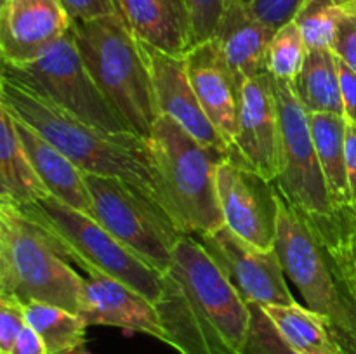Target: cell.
<instances>
[{"instance_id": "6da1fadb", "label": "cell", "mask_w": 356, "mask_h": 354, "mask_svg": "<svg viewBox=\"0 0 356 354\" xmlns=\"http://www.w3.org/2000/svg\"><path fill=\"white\" fill-rule=\"evenodd\" d=\"M155 307L179 354H245L250 305L193 236L177 242Z\"/></svg>"}, {"instance_id": "7a4b0ae2", "label": "cell", "mask_w": 356, "mask_h": 354, "mask_svg": "<svg viewBox=\"0 0 356 354\" xmlns=\"http://www.w3.org/2000/svg\"><path fill=\"white\" fill-rule=\"evenodd\" d=\"M0 104L65 153L83 174L120 177L156 200L152 149L141 135L101 130L3 76Z\"/></svg>"}, {"instance_id": "3957f363", "label": "cell", "mask_w": 356, "mask_h": 354, "mask_svg": "<svg viewBox=\"0 0 356 354\" xmlns=\"http://www.w3.org/2000/svg\"><path fill=\"white\" fill-rule=\"evenodd\" d=\"M156 183V201L184 236L225 226L216 170L226 156L191 137L177 121L160 115L148 139Z\"/></svg>"}, {"instance_id": "277c9868", "label": "cell", "mask_w": 356, "mask_h": 354, "mask_svg": "<svg viewBox=\"0 0 356 354\" xmlns=\"http://www.w3.org/2000/svg\"><path fill=\"white\" fill-rule=\"evenodd\" d=\"M80 58L129 130L148 141L160 113L146 59L120 14L72 21Z\"/></svg>"}, {"instance_id": "5b68a950", "label": "cell", "mask_w": 356, "mask_h": 354, "mask_svg": "<svg viewBox=\"0 0 356 354\" xmlns=\"http://www.w3.org/2000/svg\"><path fill=\"white\" fill-rule=\"evenodd\" d=\"M16 208L47 236L70 264L79 266L89 276L122 281L153 304L160 298L162 276L89 214L68 207L51 194Z\"/></svg>"}, {"instance_id": "8992f818", "label": "cell", "mask_w": 356, "mask_h": 354, "mask_svg": "<svg viewBox=\"0 0 356 354\" xmlns=\"http://www.w3.org/2000/svg\"><path fill=\"white\" fill-rule=\"evenodd\" d=\"M86 278L16 207L0 203V297L79 314Z\"/></svg>"}, {"instance_id": "52a82bcc", "label": "cell", "mask_w": 356, "mask_h": 354, "mask_svg": "<svg viewBox=\"0 0 356 354\" xmlns=\"http://www.w3.org/2000/svg\"><path fill=\"white\" fill-rule=\"evenodd\" d=\"M92 217L162 276L183 233L162 205L141 187L120 177L83 174Z\"/></svg>"}, {"instance_id": "ba28073f", "label": "cell", "mask_w": 356, "mask_h": 354, "mask_svg": "<svg viewBox=\"0 0 356 354\" xmlns=\"http://www.w3.org/2000/svg\"><path fill=\"white\" fill-rule=\"evenodd\" d=\"M2 76L101 130L132 132L87 71L72 28L40 58L24 65L2 62Z\"/></svg>"}, {"instance_id": "9c48e42d", "label": "cell", "mask_w": 356, "mask_h": 354, "mask_svg": "<svg viewBox=\"0 0 356 354\" xmlns=\"http://www.w3.org/2000/svg\"><path fill=\"white\" fill-rule=\"evenodd\" d=\"M273 89L280 120V170L273 184L305 214L332 215L336 210L316 156L309 113L296 97L291 82L273 76Z\"/></svg>"}, {"instance_id": "30bf717a", "label": "cell", "mask_w": 356, "mask_h": 354, "mask_svg": "<svg viewBox=\"0 0 356 354\" xmlns=\"http://www.w3.org/2000/svg\"><path fill=\"white\" fill-rule=\"evenodd\" d=\"M277 201L275 250L284 273L296 285L306 307L330 321L339 312L341 298L322 239L312 219L294 207L278 189Z\"/></svg>"}, {"instance_id": "8fae6325", "label": "cell", "mask_w": 356, "mask_h": 354, "mask_svg": "<svg viewBox=\"0 0 356 354\" xmlns=\"http://www.w3.org/2000/svg\"><path fill=\"white\" fill-rule=\"evenodd\" d=\"M193 238L202 243L247 304L287 305L296 302L277 250L254 246L228 226Z\"/></svg>"}, {"instance_id": "7c38bea8", "label": "cell", "mask_w": 356, "mask_h": 354, "mask_svg": "<svg viewBox=\"0 0 356 354\" xmlns=\"http://www.w3.org/2000/svg\"><path fill=\"white\" fill-rule=\"evenodd\" d=\"M216 187L225 226L254 246L275 250L278 219L275 184L226 158L216 170Z\"/></svg>"}, {"instance_id": "4fadbf2b", "label": "cell", "mask_w": 356, "mask_h": 354, "mask_svg": "<svg viewBox=\"0 0 356 354\" xmlns=\"http://www.w3.org/2000/svg\"><path fill=\"white\" fill-rule=\"evenodd\" d=\"M229 160L273 183L280 170V120L271 73L247 80L240 90L238 128Z\"/></svg>"}, {"instance_id": "5bb4252c", "label": "cell", "mask_w": 356, "mask_h": 354, "mask_svg": "<svg viewBox=\"0 0 356 354\" xmlns=\"http://www.w3.org/2000/svg\"><path fill=\"white\" fill-rule=\"evenodd\" d=\"M138 42L152 75L159 113L177 121L205 148L228 158L232 148L202 110L188 75L186 58L167 54L153 45Z\"/></svg>"}, {"instance_id": "9a60e30c", "label": "cell", "mask_w": 356, "mask_h": 354, "mask_svg": "<svg viewBox=\"0 0 356 354\" xmlns=\"http://www.w3.org/2000/svg\"><path fill=\"white\" fill-rule=\"evenodd\" d=\"M70 28L72 17L61 0H6L0 3L2 62L24 65L40 58Z\"/></svg>"}, {"instance_id": "2e32d148", "label": "cell", "mask_w": 356, "mask_h": 354, "mask_svg": "<svg viewBox=\"0 0 356 354\" xmlns=\"http://www.w3.org/2000/svg\"><path fill=\"white\" fill-rule=\"evenodd\" d=\"M79 314L89 326H117L129 332L146 333L163 344L167 342L165 330L155 304L138 290L113 278H87Z\"/></svg>"}, {"instance_id": "e0dca14e", "label": "cell", "mask_w": 356, "mask_h": 354, "mask_svg": "<svg viewBox=\"0 0 356 354\" xmlns=\"http://www.w3.org/2000/svg\"><path fill=\"white\" fill-rule=\"evenodd\" d=\"M188 75L202 110L229 148L238 128L240 87L233 78L216 38L200 42L186 56Z\"/></svg>"}, {"instance_id": "ac0fdd59", "label": "cell", "mask_w": 356, "mask_h": 354, "mask_svg": "<svg viewBox=\"0 0 356 354\" xmlns=\"http://www.w3.org/2000/svg\"><path fill=\"white\" fill-rule=\"evenodd\" d=\"M275 31L243 0H235L226 10L214 38L240 89L247 80L266 73L268 47Z\"/></svg>"}, {"instance_id": "d6986e66", "label": "cell", "mask_w": 356, "mask_h": 354, "mask_svg": "<svg viewBox=\"0 0 356 354\" xmlns=\"http://www.w3.org/2000/svg\"><path fill=\"white\" fill-rule=\"evenodd\" d=\"M120 16L138 40L172 56L195 47L184 0H117Z\"/></svg>"}, {"instance_id": "ffe728a7", "label": "cell", "mask_w": 356, "mask_h": 354, "mask_svg": "<svg viewBox=\"0 0 356 354\" xmlns=\"http://www.w3.org/2000/svg\"><path fill=\"white\" fill-rule=\"evenodd\" d=\"M10 113V111H9ZM14 118V117H13ZM14 127L21 139L24 151L38 174L49 194L58 198L68 207L86 212L92 217V201L87 189L83 172L47 139L14 118Z\"/></svg>"}, {"instance_id": "44dd1931", "label": "cell", "mask_w": 356, "mask_h": 354, "mask_svg": "<svg viewBox=\"0 0 356 354\" xmlns=\"http://www.w3.org/2000/svg\"><path fill=\"white\" fill-rule=\"evenodd\" d=\"M44 196L47 187L21 144L13 115L0 104V203L21 207Z\"/></svg>"}, {"instance_id": "7402d4cb", "label": "cell", "mask_w": 356, "mask_h": 354, "mask_svg": "<svg viewBox=\"0 0 356 354\" xmlns=\"http://www.w3.org/2000/svg\"><path fill=\"white\" fill-rule=\"evenodd\" d=\"M346 118L336 113H312L313 142L334 210L351 207L346 170Z\"/></svg>"}, {"instance_id": "603a6c76", "label": "cell", "mask_w": 356, "mask_h": 354, "mask_svg": "<svg viewBox=\"0 0 356 354\" xmlns=\"http://www.w3.org/2000/svg\"><path fill=\"white\" fill-rule=\"evenodd\" d=\"M291 85L309 115L336 113L344 117L337 58L330 49H308L301 71Z\"/></svg>"}, {"instance_id": "cb8c5ba5", "label": "cell", "mask_w": 356, "mask_h": 354, "mask_svg": "<svg viewBox=\"0 0 356 354\" xmlns=\"http://www.w3.org/2000/svg\"><path fill=\"white\" fill-rule=\"evenodd\" d=\"M282 339L299 354H343L327 326V319L301 304L261 305Z\"/></svg>"}, {"instance_id": "d4e9b609", "label": "cell", "mask_w": 356, "mask_h": 354, "mask_svg": "<svg viewBox=\"0 0 356 354\" xmlns=\"http://www.w3.org/2000/svg\"><path fill=\"white\" fill-rule=\"evenodd\" d=\"M26 323L40 335L47 354H90L87 347V323L76 312L30 302L24 304Z\"/></svg>"}, {"instance_id": "484cf974", "label": "cell", "mask_w": 356, "mask_h": 354, "mask_svg": "<svg viewBox=\"0 0 356 354\" xmlns=\"http://www.w3.org/2000/svg\"><path fill=\"white\" fill-rule=\"evenodd\" d=\"M348 9L344 0H301L292 21L301 30L308 49H330Z\"/></svg>"}, {"instance_id": "4316f807", "label": "cell", "mask_w": 356, "mask_h": 354, "mask_svg": "<svg viewBox=\"0 0 356 354\" xmlns=\"http://www.w3.org/2000/svg\"><path fill=\"white\" fill-rule=\"evenodd\" d=\"M327 257H329L330 269H332L334 280H336L337 292H339L341 307L336 318L327 321L329 332L334 342L343 354H356V285L351 278L350 271L343 264V260L330 252L325 245Z\"/></svg>"}, {"instance_id": "83f0119b", "label": "cell", "mask_w": 356, "mask_h": 354, "mask_svg": "<svg viewBox=\"0 0 356 354\" xmlns=\"http://www.w3.org/2000/svg\"><path fill=\"white\" fill-rule=\"evenodd\" d=\"M308 45L294 21H289L275 31L268 47L266 71L275 78L292 82L299 75L305 62Z\"/></svg>"}, {"instance_id": "f1b7e54d", "label": "cell", "mask_w": 356, "mask_h": 354, "mask_svg": "<svg viewBox=\"0 0 356 354\" xmlns=\"http://www.w3.org/2000/svg\"><path fill=\"white\" fill-rule=\"evenodd\" d=\"M308 215V214H306ZM323 245L336 253L356 285V228L350 207L336 210L332 215H308Z\"/></svg>"}, {"instance_id": "f546056e", "label": "cell", "mask_w": 356, "mask_h": 354, "mask_svg": "<svg viewBox=\"0 0 356 354\" xmlns=\"http://www.w3.org/2000/svg\"><path fill=\"white\" fill-rule=\"evenodd\" d=\"M252 312L245 354H299L280 337L259 304H249Z\"/></svg>"}, {"instance_id": "4dcf8cb0", "label": "cell", "mask_w": 356, "mask_h": 354, "mask_svg": "<svg viewBox=\"0 0 356 354\" xmlns=\"http://www.w3.org/2000/svg\"><path fill=\"white\" fill-rule=\"evenodd\" d=\"M190 12L195 45L216 37L219 24L235 0H184Z\"/></svg>"}, {"instance_id": "1f68e13d", "label": "cell", "mask_w": 356, "mask_h": 354, "mask_svg": "<svg viewBox=\"0 0 356 354\" xmlns=\"http://www.w3.org/2000/svg\"><path fill=\"white\" fill-rule=\"evenodd\" d=\"M26 326L24 305L10 297H0V354H6Z\"/></svg>"}, {"instance_id": "d6a6232c", "label": "cell", "mask_w": 356, "mask_h": 354, "mask_svg": "<svg viewBox=\"0 0 356 354\" xmlns=\"http://www.w3.org/2000/svg\"><path fill=\"white\" fill-rule=\"evenodd\" d=\"M263 23L278 30L292 21L301 0H243Z\"/></svg>"}, {"instance_id": "836d02e7", "label": "cell", "mask_w": 356, "mask_h": 354, "mask_svg": "<svg viewBox=\"0 0 356 354\" xmlns=\"http://www.w3.org/2000/svg\"><path fill=\"white\" fill-rule=\"evenodd\" d=\"M330 51L356 73V10L351 7L341 17Z\"/></svg>"}, {"instance_id": "e575fe53", "label": "cell", "mask_w": 356, "mask_h": 354, "mask_svg": "<svg viewBox=\"0 0 356 354\" xmlns=\"http://www.w3.org/2000/svg\"><path fill=\"white\" fill-rule=\"evenodd\" d=\"M61 3L72 21H89L120 14L117 0H61Z\"/></svg>"}, {"instance_id": "d590c367", "label": "cell", "mask_w": 356, "mask_h": 354, "mask_svg": "<svg viewBox=\"0 0 356 354\" xmlns=\"http://www.w3.org/2000/svg\"><path fill=\"white\" fill-rule=\"evenodd\" d=\"M337 69H339L344 118H346L348 124L356 125V73L350 66L344 65L341 59H337Z\"/></svg>"}, {"instance_id": "8d00e7d4", "label": "cell", "mask_w": 356, "mask_h": 354, "mask_svg": "<svg viewBox=\"0 0 356 354\" xmlns=\"http://www.w3.org/2000/svg\"><path fill=\"white\" fill-rule=\"evenodd\" d=\"M6 354H47V347L40 335L26 323V326L17 335L16 342Z\"/></svg>"}, {"instance_id": "74e56055", "label": "cell", "mask_w": 356, "mask_h": 354, "mask_svg": "<svg viewBox=\"0 0 356 354\" xmlns=\"http://www.w3.org/2000/svg\"><path fill=\"white\" fill-rule=\"evenodd\" d=\"M346 170L351 207H356V125L346 124Z\"/></svg>"}, {"instance_id": "f35d334b", "label": "cell", "mask_w": 356, "mask_h": 354, "mask_svg": "<svg viewBox=\"0 0 356 354\" xmlns=\"http://www.w3.org/2000/svg\"><path fill=\"white\" fill-rule=\"evenodd\" d=\"M344 3H346L348 7H351V9L356 10V0H344Z\"/></svg>"}, {"instance_id": "ab89813d", "label": "cell", "mask_w": 356, "mask_h": 354, "mask_svg": "<svg viewBox=\"0 0 356 354\" xmlns=\"http://www.w3.org/2000/svg\"><path fill=\"white\" fill-rule=\"evenodd\" d=\"M350 212H351V219H353L355 228H356V207H350Z\"/></svg>"}, {"instance_id": "60d3db41", "label": "cell", "mask_w": 356, "mask_h": 354, "mask_svg": "<svg viewBox=\"0 0 356 354\" xmlns=\"http://www.w3.org/2000/svg\"><path fill=\"white\" fill-rule=\"evenodd\" d=\"M3 2H6V0H0V3H3Z\"/></svg>"}]
</instances>
